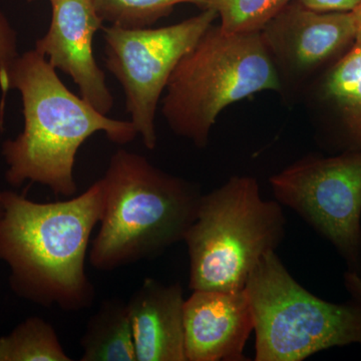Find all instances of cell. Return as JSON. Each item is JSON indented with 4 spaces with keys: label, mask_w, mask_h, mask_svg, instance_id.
<instances>
[{
    "label": "cell",
    "mask_w": 361,
    "mask_h": 361,
    "mask_svg": "<svg viewBox=\"0 0 361 361\" xmlns=\"http://www.w3.org/2000/svg\"><path fill=\"white\" fill-rule=\"evenodd\" d=\"M344 285L346 290L350 294L351 299L361 304V275L346 271L344 274Z\"/></svg>",
    "instance_id": "ffe728a7"
},
{
    "label": "cell",
    "mask_w": 361,
    "mask_h": 361,
    "mask_svg": "<svg viewBox=\"0 0 361 361\" xmlns=\"http://www.w3.org/2000/svg\"><path fill=\"white\" fill-rule=\"evenodd\" d=\"M276 201L330 242L361 275V151L308 155L269 180Z\"/></svg>",
    "instance_id": "ba28073f"
},
{
    "label": "cell",
    "mask_w": 361,
    "mask_h": 361,
    "mask_svg": "<svg viewBox=\"0 0 361 361\" xmlns=\"http://www.w3.org/2000/svg\"><path fill=\"white\" fill-rule=\"evenodd\" d=\"M216 18L215 11L205 8L188 20L164 27L102 28L106 68L122 85L130 122L147 149L156 148L157 109L173 71Z\"/></svg>",
    "instance_id": "52a82bcc"
},
{
    "label": "cell",
    "mask_w": 361,
    "mask_h": 361,
    "mask_svg": "<svg viewBox=\"0 0 361 361\" xmlns=\"http://www.w3.org/2000/svg\"><path fill=\"white\" fill-rule=\"evenodd\" d=\"M26 1H27V2H33V1H35V0H26Z\"/></svg>",
    "instance_id": "603a6c76"
},
{
    "label": "cell",
    "mask_w": 361,
    "mask_h": 361,
    "mask_svg": "<svg viewBox=\"0 0 361 361\" xmlns=\"http://www.w3.org/2000/svg\"><path fill=\"white\" fill-rule=\"evenodd\" d=\"M299 4L318 13H353L361 0H297Z\"/></svg>",
    "instance_id": "d6986e66"
},
{
    "label": "cell",
    "mask_w": 361,
    "mask_h": 361,
    "mask_svg": "<svg viewBox=\"0 0 361 361\" xmlns=\"http://www.w3.org/2000/svg\"><path fill=\"white\" fill-rule=\"evenodd\" d=\"M180 283L146 278L127 301L137 361H188Z\"/></svg>",
    "instance_id": "4fadbf2b"
},
{
    "label": "cell",
    "mask_w": 361,
    "mask_h": 361,
    "mask_svg": "<svg viewBox=\"0 0 361 361\" xmlns=\"http://www.w3.org/2000/svg\"><path fill=\"white\" fill-rule=\"evenodd\" d=\"M318 134L336 151H361V44H355L302 96Z\"/></svg>",
    "instance_id": "7c38bea8"
},
{
    "label": "cell",
    "mask_w": 361,
    "mask_h": 361,
    "mask_svg": "<svg viewBox=\"0 0 361 361\" xmlns=\"http://www.w3.org/2000/svg\"><path fill=\"white\" fill-rule=\"evenodd\" d=\"M4 191H1V190H0V217H1L2 214H4Z\"/></svg>",
    "instance_id": "7402d4cb"
},
{
    "label": "cell",
    "mask_w": 361,
    "mask_h": 361,
    "mask_svg": "<svg viewBox=\"0 0 361 361\" xmlns=\"http://www.w3.org/2000/svg\"><path fill=\"white\" fill-rule=\"evenodd\" d=\"M82 361H137L126 301L104 299L90 316L80 338Z\"/></svg>",
    "instance_id": "5bb4252c"
},
{
    "label": "cell",
    "mask_w": 361,
    "mask_h": 361,
    "mask_svg": "<svg viewBox=\"0 0 361 361\" xmlns=\"http://www.w3.org/2000/svg\"><path fill=\"white\" fill-rule=\"evenodd\" d=\"M287 99L313 82L355 44L353 13H318L291 0L260 30Z\"/></svg>",
    "instance_id": "9c48e42d"
},
{
    "label": "cell",
    "mask_w": 361,
    "mask_h": 361,
    "mask_svg": "<svg viewBox=\"0 0 361 361\" xmlns=\"http://www.w3.org/2000/svg\"><path fill=\"white\" fill-rule=\"evenodd\" d=\"M0 261L11 270V290L44 307L90 308L96 288L85 271L90 239L103 212L99 180L80 196L39 203L4 191Z\"/></svg>",
    "instance_id": "6da1fadb"
},
{
    "label": "cell",
    "mask_w": 361,
    "mask_h": 361,
    "mask_svg": "<svg viewBox=\"0 0 361 361\" xmlns=\"http://www.w3.org/2000/svg\"><path fill=\"white\" fill-rule=\"evenodd\" d=\"M51 323L39 316L26 318L0 337V361H71Z\"/></svg>",
    "instance_id": "9a60e30c"
},
{
    "label": "cell",
    "mask_w": 361,
    "mask_h": 361,
    "mask_svg": "<svg viewBox=\"0 0 361 361\" xmlns=\"http://www.w3.org/2000/svg\"><path fill=\"white\" fill-rule=\"evenodd\" d=\"M291 0H205L228 32H260ZM204 8V9H205Z\"/></svg>",
    "instance_id": "e0dca14e"
},
{
    "label": "cell",
    "mask_w": 361,
    "mask_h": 361,
    "mask_svg": "<svg viewBox=\"0 0 361 361\" xmlns=\"http://www.w3.org/2000/svg\"><path fill=\"white\" fill-rule=\"evenodd\" d=\"M8 87L20 92L25 118L23 132L2 145L6 180L13 187L30 180L71 198L78 192L75 157L90 137L103 132L110 141L126 145L137 135L130 121L109 118L73 94L37 49L16 59Z\"/></svg>",
    "instance_id": "7a4b0ae2"
},
{
    "label": "cell",
    "mask_w": 361,
    "mask_h": 361,
    "mask_svg": "<svg viewBox=\"0 0 361 361\" xmlns=\"http://www.w3.org/2000/svg\"><path fill=\"white\" fill-rule=\"evenodd\" d=\"M245 291L256 361H301L326 349L361 345V304L315 296L294 279L275 252L261 259Z\"/></svg>",
    "instance_id": "8992f818"
},
{
    "label": "cell",
    "mask_w": 361,
    "mask_h": 361,
    "mask_svg": "<svg viewBox=\"0 0 361 361\" xmlns=\"http://www.w3.org/2000/svg\"><path fill=\"white\" fill-rule=\"evenodd\" d=\"M254 331L245 288L240 291L193 290L184 304L188 361H244Z\"/></svg>",
    "instance_id": "8fae6325"
},
{
    "label": "cell",
    "mask_w": 361,
    "mask_h": 361,
    "mask_svg": "<svg viewBox=\"0 0 361 361\" xmlns=\"http://www.w3.org/2000/svg\"><path fill=\"white\" fill-rule=\"evenodd\" d=\"M280 90L260 32H228L213 25L176 66L161 113L176 135L203 149L226 108L258 92Z\"/></svg>",
    "instance_id": "277c9868"
},
{
    "label": "cell",
    "mask_w": 361,
    "mask_h": 361,
    "mask_svg": "<svg viewBox=\"0 0 361 361\" xmlns=\"http://www.w3.org/2000/svg\"><path fill=\"white\" fill-rule=\"evenodd\" d=\"M285 226L281 204L264 200L255 178L234 176L203 195L184 238L189 288L243 290L261 259L281 244Z\"/></svg>",
    "instance_id": "5b68a950"
},
{
    "label": "cell",
    "mask_w": 361,
    "mask_h": 361,
    "mask_svg": "<svg viewBox=\"0 0 361 361\" xmlns=\"http://www.w3.org/2000/svg\"><path fill=\"white\" fill-rule=\"evenodd\" d=\"M52 16L51 26L35 49L54 68L73 78L80 97L108 115L114 106V97L106 85V75L97 66L92 40L104 21L97 16L92 0H49Z\"/></svg>",
    "instance_id": "30bf717a"
},
{
    "label": "cell",
    "mask_w": 361,
    "mask_h": 361,
    "mask_svg": "<svg viewBox=\"0 0 361 361\" xmlns=\"http://www.w3.org/2000/svg\"><path fill=\"white\" fill-rule=\"evenodd\" d=\"M18 52V35L4 13L0 11V87L2 90L1 111L4 110V97L8 92V73Z\"/></svg>",
    "instance_id": "ac0fdd59"
},
{
    "label": "cell",
    "mask_w": 361,
    "mask_h": 361,
    "mask_svg": "<svg viewBox=\"0 0 361 361\" xmlns=\"http://www.w3.org/2000/svg\"><path fill=\"white\" fill-rule=\"evenodd\" d=\"M99 183L103 212L89 253L99 271L157 257L184 241L203 196L193 183L123 149L111 156Z\"/></svg>",
    "instance_id": "3957f363"
},
{
    "label": "cell",
    "mask_w": 361,
    "mask_h": 361,
    "mask_svg": "<svg viewBox=\"0 0 361 361\" xmlns=\"http://www.w3.org/2000/svg\"><path fill=\"white\" fill-rule=\"evenodd\" d=\"M355 26V44H361V4L353 11Z\"/></svg>",
    "instance_id": "44dd1931"
},
{
    "label": "cell",
    "mask_w": 361,
    "mask_h": 361,
    "mask_svg": "<svg viewBox=\"0 0 361 361\" xmlns=\"http://www.w3.org/2000/svg\"><path fill=\"white\" fill-rule=\"evenodd\" d=\"M97 16L111 25L139 30L151 27L172 13L178 4L205 8V0H92Z\"/></svg>",
    "instance_id": "2e32d148"
}]
</instances>
